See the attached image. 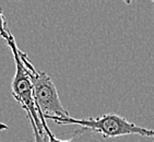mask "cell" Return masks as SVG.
<instances>
[{
    "label": "cell",
    "instance_id": "7a4b0ae2",
    "mask_svg": "<svg viewBox=\"0 0 154 142\" xmlns=\"http://www.w3.org/2000/svg\"><path fill=\"white\" fill-rule=\"evenodd\" d=\"M20 55L32 81L33 96L42 119V124H47L45 117H70L69 113L62 106L57 88L51 78L44 71L36 70L25 53L20 51Z\"/></svg>",
    "mask_w": 154,
    "mask_h": 142
},
{
    "label": "cell",
    "instance_id": "5b68a950",
    "mask_svg": "<svg viewBox=\"0 0 154 142\" xmlns=\"http://www.w3.org/2000/svg\"><path fill=\"white\" fill-rule=\"evenodd\" d=\"M26 117L29 118V120H30V122H31V126H32V128H33V132H34V139H35V142H47L46 141V137H44L41 133V131L38 130V128L36 127L35 120L33 119V117L29 114V113H26Z\"/></svg>",
    "mask_w": 154,
    "mask_h": 142
},
{
    "label": "cell",
    "instance_id": "8992f818",
    "mask_svg": "<svg viewBox=\"0 0 154 142\" xmlns=\"http://www.w3.org/2000/svg\"><path fill=\"white\" fill-rule=\"evenodd\" d=\"M153 3H154V1H153Z\"/></svg>",
    "mask_w": 154,
    "mask_h": 142
},
{
    "label": "cell",
    "instance_id": "3957f363",
    "mask_svg": "<svg viewBox=\"0 0 154 142\" xmlns=\"http://www.w3.org/2000/svg\"><path fill=\"white\" fill-rule=\"evenodd\" d=\"M46 120H54L58 125H77L83 128L91 129L96 133H101L104 138H117V137L138 134L142 137L154 138V130L137 126L124 117L116 114H106L97 118L78 119L73 117L60 118V117H45Z\"/></svg>",
    "mask_w": 154,
    "mask_h": 142
},
{
    "label": "cell",
    "instance_id": "277c9868",
    "mask_svg": "<svg viewBox=\"0 0 154 142\" xmlns=\"http://www.w3.org/2000/svg\"><path fill=\"white\" fill-rule=\"evenodd\" d=\"M46 136L48 137L47 142H100L96 137V132L92 131L91 129L81 127L73 132L71 139L69 140H59L54 136L53 132L49 130L46 131Z\"/></svg>",
    "mask_w": 154,
    "mask_h": 142
},
{
    "label": "cell",
    "instance_id": "6da1fadb",
    "mask_svg": "<svg viewBox=\"0 0 154 142\" xmlns=\"http://www.w3.org/2000/svg\"><path fill=\"white\" fill-rule=\"evenodd\" d=\"M1 35L6 39L7 44L11 49L13 58H14L15 63V74L12 80V95L15 98V101L20 104L22 108L25 110V113H29L35 120L36 127L38 128V130L44 137H46L44 127L42 124V119L39 117L38 110L36 108V104L34 96H33V85L31 78L29 76L24 62L21 58L20 55V48L15 43L14 36L12 35L9 29L6 27V20H5V15L2 14L1 11Z\"/></svg>",
    "mask_w": 154,
    "mask_h": 142
}]
</instances>
